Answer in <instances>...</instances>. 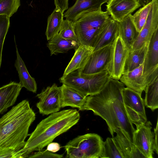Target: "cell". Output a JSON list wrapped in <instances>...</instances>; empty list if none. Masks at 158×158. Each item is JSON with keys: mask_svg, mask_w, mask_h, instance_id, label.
Segmentation results:
<instances>
[{"mask_svg": "<svg viewBox=\"0 0 158 158\" xmlns=\"http://www.w3.org/2000/svg\"><path fill=\"white\" fill-rule=\"evenodd\" d=\"M20 6V0H0V15L10 18Z\"/></svg>", "mask_w": 158, "mask_h": 158, "instance_id": "31", "label": "cell"}, {"mask_svg": "<svg viewBox=\"0 0 158 158\" xmlns=\"http://www.w3.org/2000/svg\"><path fill=\"white\" fill-rule=\"evenodd\" d=\"M144 91L145 106L153 111L158 108V77L148 85Z\"/></svg>", "mask_w": 158, "mask_h": 158, "instance_id": "27", "label": "cell"}, {"mask_svg": "<svg viewBox=\"0 0 158 158\" xmlns=\"http://www.w3.org/2000/svg\"><path fill=\"white\" fill-rule=\"evenodd\" d=\"M80 44L79 42L76 41L62 38L58 33L48 40L47 46L52 56L66 53L72 49L76 50Z\"/></svg>", "mask_w": 158, "mask_h": 158, "instance_id": "23", "label": "cell"}, {"mask_svg": "<svg viewBox=\"0 0 158 158\" xmlns=\"http://www.w3.org/2000/svg\"><path fill=\"white\" fill-rule=\"evenodd\" d=\"M158 65V28L150 40L143 63V70L146 71Z\"/></svg>", "mask_w": 158, "mask_h": 158, "instance_id": "25", "label": "cell"}, {"mask_svg": "<svg viewBox=\"0 0 158 158\" xmlns=\"http://www.w3.org/2000/svg\"><path fill=\"white\" fill-rule=\"evenodd\" d=\"M35 118V113L27 100L13 106L0 118V150L8 149L16 152L22 149Z\"/></svg>", "mask_w": 158, "mask_h": 158, "instance_id": "3", "label": "cell"}, {"mask_svg": "<svg viewBox=\"0 0 158 158\" xmlns=\"http://www.w3.org/2000/svg\"><path fill=\"white\" fill-rule=\"evenodd\" d=\"M107 3L106 11L117 22L142 6L138 0H108Z\"/></svg>", "mask_w": 158, "mask_h": 158, "instance_id": "14", "label": "cell"}, {"mask_svg": "<svg viewBox=\"0 0 158 158\" xmlns=\"http://www.w3.org/2000/svg\"><path fill=\"white\" fill-rule=\"evenodd\" d=\"M118 35V22L110 17L96 39L93 46L94 51L112 45Z\"/></svg>", "mask_w": 158, "mask_h": 158, "instance_id": "16", "label": "cell"}, {"mask_svg": "<svg viewBox=\"0 0 158 158\" xmlns=\"http://www.w3.org/2000/svg\"><path fill=\"white\" fill-rule=\"evenodd\" d=\"M110 17L106 11L101 10L85 14L74 22L75 31L80 44L93 47Z\"/></svg>", "mask_w": 158, "mask_h": 158, "instance_id": "4", "label": "cell"}, {"mask_svg": "<svg viewBox=\"0 0 158 158\" xmlns=\"http://www.w3.org/2000/svg\"><path fill=\"white\" fill-rule=\"evenodd\" d=\"M112 45L93 51L84 66L77 69L81 75H88L107 70L112 59Z\"/></svg>", "mask_w": 158, "mask_h": 158, "instance_id": "9", "label": "cell"}, {"mask_svg": "<svg viewBox=\"0 0 158 158\" xmlns=\"http://www.w3.org/2000/svg\"><path fill=\"white\" fill-rule=\"evenodd\" d=\"M16 59L15 66L18 71L20 80L19 84L28 90L36 93L37 85L35 79L29 73L25 63L20 56L16 45Z\"/></svg>", "mask_w": 158, "mask_h": 158, "instance_id": "22", "label": "cell"}, {"mask_svg": "<svg viewBox=\"0 0 158 158\" xmlns=\"http://www.w3.org/2000/svg\"><path fill=\"white\" fill-rule=\"evenodd\" d=\"M64 12L60 9L56 7L48 16L45 32L48 40L58 34L64 20Z\"/></svg>", "mask_w": 158, "mask_h": 158, "instance_id": "26", "label": "cell"}, {"mask_svg": "<svg viewBox=\"0 0 158 158\" xmlns=\"http://www.w3.org/2000/svg\"><path fill=\"white\" fill-rule=\"evenodd\" d=\"M10 26V18L5 15H0V68L4 40Z\"/></svg>", "mask_w": 158, "mask_h": 158, "instance_id": "32", "label": "cell"}, {"mask_svg": "<svg viewBox=\"0 0 158 158\" xmlns=\"http://www.w3.org/2000/svg\"><path fill=\"white\" fill-rule=\"evenodd\" d=\"M113 140L123 158H145L135 144L125 136L121 129L116 131Z\"/></svg>", "mask_w": 158, "mask_h": 158, "instance_id": "19", "label": "cell"}, {"mask_svg": "<svg viewBox=\"0 0 158 158\" xmlns=\"http://www.w3.org/2000/svg\"><path fill=\"white\" fill-rule=\"evenodd\" d=\"M110 78L107 70L92 74L81 75L77 70L63 75L59 81L87 96L99 92Z\"/></svg>", "mask_w": 158, "mask_h": 158, "instance_id": "5", "label": "cell"}, {"mask_svg": "<svg viewBox=\"0 0 158 158\" xmlns=\"http://www.w3.org/2000/svg\"><path fill=\"white\" fill-rule=\"evenodd\" d=\"M60 148V146L58 143L52 142L47 145V150L52 152H56Z\"/></svg>", "mask_w": 158, "mask_h": 158, "instance_id": "37", "label": "cell"}, {"mask_svg": "<svg viewBox=\"0 0 158 158\" xmlns=\"http://www.w3.org/2000/svg\"><path fill=\"white\" fill-rule=\"evenodd\" d=\"M151 1L152 5L147 21L130 49H136L143 47L150 41L158 28V0H152Z\"/></svg>", "mask_w": 158, "mask_h": 158, "instance_id": "13", "label": "cell"}, {"mask_svg": "<svg viewBox=\"0 0 158 158\" xmlns=\"http://www.w3.org/2000/svg\"><path fill=\"white\" fill-rule=\"evenodd\" d=\"M39 101L36 104L40 114L48 115L59 111L61 108V89L54 83L37 95Z\"/></svg>", "mask_w": 158, "mask_h": 158, "instance_id": "10", "label": "cell"}, {"mask_svg": "<svg viewBox=\"0 0 158 158\" xmlns=\"http://www.w3.org/2000/svg\"><path fill=\"white\" fill-rule=\"evenodd\" d=\"M152 123L147 121L136 127L134 133V144L146 158H153L154 151V133L152 131Z\"/></svg>", "mask_w": 158, "mask_h": 158, "instance_id": "11", "label": "cell"}, {"mask_svg": "<svg viewBox=\"0 0 158 158\" xmlns=\"http://www.w3.org/2000/svg\"><path fill=\"white\" fill-rule=\"evenodd\" d=\"M94 50V47L80 44L75 50L74 55L63 74L65 76L75 70L82 68Z\"/></svg>", "mask_w": 158, "mask_h": 158, "instance_id": "20", "label": "cell"}, {"mask_svg": "<svg viewBox=\"0 0 158 158\" xmlns=\"http://www.w3.org/2000/svg\"><path fill=\"white\" fill-rule=\"evenodd\" d=\"M122 94L125 109L132 124L136 127L145 124L147 120L141 95L127 87L122 89Z\"/></svg>", "mask_w": 158, "mask_h": 158, "instance_id": "7", "label": "cell"}, {"mask_svg": "<svg viewBox=\"0 0 158 158\" xmlns=\"http://www.w3.org/2000/svg\"><path fill=\"white\" fill-rule=\"evenodd\" d=\"M142 6H144L151 2V0H138Z\"/></svg>", "mask_w": 158, "mask_h": 158, "instance_id": "38", "label": "cell"}, {"mask_svg": "<svg viewBox=\"0 0 158 158\" xmlns=\"http://www.w3.org/2000/svg\"><path fill=\"white\" fill-rule=\"evenodd\" d=\"M152 2L143 6L133 15H130L131 20L139 33L146 23L150 10Z\"/></svg>", "mask_w": 158, "mask_h": 158, "instance_id": "28", "label": "cell"}, {"mask_svg": "<svg viewBox=\"0 0 158 158\" xmlns=\"http://www.w3.org/2000/svg\"><path fill=\"white\" fill-rule=\"evenodd\" d=\"M40 150L38 152L34 154L30 155L28 158H61L63 156V154H59L54 153L47 149L46 150Z\"/></svg>", "mask_w": 158, "mask_h": 158, "instance_id": "33", "label": "cell"}, {"mask_svg": "<svg viewBox=\"0 0 158 158\" xmlns=\"http://www.w3.org/2000/svg\"><path fill=\"white\" fill-rule=\"evenodd\" d=\"M60 87L61 107L69 106L82 110L87 96L64 84Z\"/></svg>", "mask_w": 158, "mask_h": 158, "instance_id": "18", "label": "cell"}, {"mask_svg": "<svg viewBox=\"0 0 158 158\" xmlns=\"http://www.w3.org/2000/svg\"><path fill=\"white\" fill-rule=\"evenodd\" d=\"M108 0H76L73 5L64 13V17L74 22L85 14L102 10V5Z\"/></svg>", "mask_w": 158, "mask_h": 158, "instance_id": "15", "label": "cell"}, {"mask_svg": "<svg viewBox=\"0 0 158 158\" xmlns=\"http://www.w3.org/2000/svg\"><path fill=\"white\" fill-rule=\"evenodd\" d=\"M80 118L79 113L75 109L51 114L38 124L24 147L16 152L15 158L28 157L33 152L42 150L56 137L76 124Z\"/></svg>", "mask_w": 158, "mask_h": 158, "instance_id": "2", "label": "cell"}, {"mask_svg": "<svg viewBox=\"0 0 158 158\" xmlns=\"http://www.w3.org/2000/svg\"><path fill=\"white\" fill-rule=\"evenodd\" d=\"M130 15L118 22V35L128 49L131 48L139 33L131 20Z\"/></svg>", "mask_w": 158, "mask_h": 158, "instance_id": "21", "label": "cell"}, {"mask_svg": "<svg viewBox=\"0 0 158 158\" xmlns=\"http://www.w3.org/2000/svg\"><path fill=\"white\" fill-rule=\"evenodd\" d=\"M158 121L157 120L156 126L154 129V149L156 153L158 154Z\"/></svg>", "mask_w": 158, "mask_h": 158, "instance_id": "36", "label": "cell"}, {"mask_svg": "<svg viewBox=\"0 0 158 158\" xmlns=\"http://www.w3.org/2000/svg\"><path fill=\"white\" fill-rule=\"evenodd\" d=\"M143 63L139 67L123 74L119 79L127 87L141 95L146 87L158 77V65L146 71H143Z\"/></svg>", "mask_w": 158, "mask_h": 158, "instance_id": "8", "label": "cell"}, {"mask_svg": "<svg viewBox=\"0 0 158 158\" xmlns=\"http://www.w3.org/2000/svg\"><path fill=\"white\" fill-rule=\"evenodd\" d=\"M124 85L110 78L98 93L88 96L82 110H91L106 122L112 137L120 129L134 143V128L125 109L122 94Z\"/></svg>", "mask_w": 158, "mask_h": 158, "instance_id": "1", "label": "cell"}, {"mask_svg": "<svg viewBox=\"0 0 158 158\" xmlns=\"http://www.w3.org/2000/svg\"><path fill=\"white\" fill-rule=\"evenodd\" d=\"M99 158H123L112 138H107L103 141Z\"/></svg>", "mask_w": 158, "mask_h": 158, "instance_id": "29", "label": "cell"}, {"mask_svg": "<svg viewBox=\"0 0 158 158\" xmlns=\"http://www.w3.org/2000/svg\"><path fill=\"white\" fill-rule=\"evenodd\" d=\"M149 41L147 42L143 47L139 48L128 50L123 74L139 67L143 63Z\"/></svg>", "mask_w": 158, "mask_h": 158, "instance_id": "24", "label": "cell"}, {"mask_svg": "<svg viewBox=\"0 0 158 158\" xmlns=\"http://www.w3.org/2000/svg\"><path fill=\"white\" fill-rule=\"evenodd\" d=\"M22 88L19 83L15 82L0 88V114L14 104Z\"/></svg>", "mask_w": 158, "mask_h": 158, "instance_id": "17", "label": "cell"}, {"mask_svg": "<svg viewBox=\"0 0 158 158\" xmlns=\"http://www.w3.org/2000/svg\"><path fill=\"white\" fill-rule=\"evenodd\" d=\"M73 23L71 20L66 19L64 20L58 33L62 38L79 42L75 31Z\"/></svg>", "mask_w": 158, "mask_h": 158, "instance_id": "30", "label": "cell"}, {"mask_svg": "<svg viewBox=\"0 0 158 158\" xmlns=\"http://www.w3.org/2000/svg\"><path fill=\"white\" fill-rule=\"evenodd\" d=\"M112 59L107 71L110 78L119 80L123 74L128 49L123 40L118 35L112 44Z\"/></svg>", "mask_w": 158, "mask_h": 158, "instance_id": "12", "label": "cell"}, {"mask_svg": "<svg viewBox=\"0 0 158 158\" xmlns=\"http://www.w3.org/2000/svg\"><path fill=\"white\" fill-rule=\"evenodd\" d=\"M16 152L10 149L0 150V158H15Z\"/></svg>", "mask_w": 158, "mask_h": 158, "instance_id": "35", "label": "cell"}, {"mask_svg": "<svg viewBox=\"0 0 158 158\" xmlns=\"http://www.w3.org/2000/svg\"><path fill=\"white\" fill-rule=\"evenodd\" d=\"M56 7L64 12L69 8V0H54Z\"/></svg>", "mask_w": 158, "mask_h": 158, "instance_id": "34", "label": "cell"}, {"mask_svg": "<svg viewBox=\"0 0 158 158\" xmlns=\"http://www.w3.org/2000/svg\"><path fill=\"white\" fill-rule=\"evenodd\" d=\"M103 142L101 137L96 134L78 136L64 146L66 152V158H99Z\"/></svg>", "mask_w": 158, "mask_h": 158, "instance_id": "6", "label": "cell"}]
</instances>
